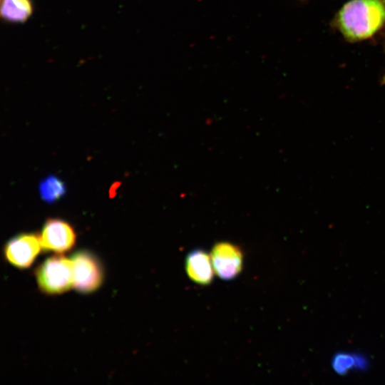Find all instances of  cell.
Listing matches in <instances>:
<instances>
[{
  "label": "cell",
  "instance_id": "9",
  "mask_svg": "<svg viewBox=\"0 0 385 385\" xmlns=\"http://www.w3.org/2000/svg\"><path fill=\"white\" fill-rule=\"evenodd\" d=\"M331 366L337 374L344 375L351 370L365 371L369 366V361L360 353L340 351L332 357Z\"/></svg>",
  "mask_w": 385,
  "mask_h": 385
},
{
  "label": "cell",
  "instance_id": "2",
  "mask_svg": "<svg viewBox=\"0 0 385 385\" xmlns=\"http://www.w3.org/2000/svg\"><path fill=\"white\" fill-rule=\"evenodd\" d=\"M40 289L49 294H61L73 287L71 258L56 255L47 258L36 271Z\"/></svg>",
  "mask_w": 385,
  "mask_h": 385
},
{
  "label": "cell",
  "instance_id": "6",
  "mask_svg": "<svg viewBox=\"0 0 385 385\" xmlns=\"http://www.w3.org/2000/svg\"><path fill=\"white\" fill-rule=\"evenodd\" d=\"M42 249L61 254L71 250L76 242L73 227L59 219H49L39 235Z\"/></svg>",
  "mask_w": 385,
  "mask_h": 385
},
{
  "label": "cell",
  "instance_id": "11",
  "mask_svg": "<svg viewBox=\"0 0 385 385\" xmlns=\"http://www.w3.org/2000/svg\"><path fill=\"white\" fill-rule=\"evenodd\" d=\"M381 83L382 85H385V72L382 76V78H381Z\"/></svg>",
  "mask_w": 385,
  "mask_h": 385
},
{
  "label": "cell",
  "instance_id": "1",
  "mask_svg": "<svg viewBox=\"0 0 385 385\" xmlns=\"http://www.w3.org/2000/svg\"><path fill=\"white\" fill-rule=\"evenodd\" d=\"M332 26L349 42L369 39L385 26V0H349Z\"/></svg>",
  "mask_w": 385,
  "mask_h": 385
},
{
  "label": "cell",
  "instance_id": "4",
  "mask_svg": "<svg viewBox=\"0 0 385 385\" xmlns=\"http://www.w3.org/2000/svg\"><path fill=\"white\" fill-rule=\"evenodd\" d=\"M215 273L220 279L231 280L237 277L243 267L244 256L241 249L228 242L216 243L210 252Z\"/></svg>",
  "mask_w": 385,
  "mask_h": 385
},
{
  "label": "cell",
  "instance_id": "8",
  "mask_svg": "<svg viewBox=\"0 0 385 385\" xmlns=\"http://www.w3.org/2000/svg\"><path fill=\"white\" fill-rule=\"evenodd\" d=\"M0 13L2 20L9 23H23L33 13L31 0H1Z\"/></svg>",
  "mask_w": 385,
  "mask_h": 385
},
{
  "label": "cell",
  "instance_id": "5",
  "mask_svg": "<svg viewBox=\"0 0 385 385\" xmlns=\"http://www.w3.org/2000/svg\"><path fill=\"white\" fill-rule=\"evenodd\" d=\"M41 250L40 237L25 233L13 237L6 244L4 255L14 266L26 268L32 265Z\"/></svg>",
  "mask_w": 385,
  "mask_h": 385
},
{
  "label": "cell",
  "instance_id": "10",
  "mask_svg": "<svg viewBox=\"0 0 385 385\" xmlns=\"http://www.w3.org/2000/svg\"><path fill=\"white\" fill-rule=\"evenodd\" d=\"M39 192L44 201L53 202L63 195L66 188L61 180L56 176L50 175L41 182Z\"/></svg>",
  "mask_w": 385,
  "mask_h": 385
},
{
  "label": "cell",
  "instance_id": "3",
  "mask_svg": "<svg viewBox=\"0 0 385 385\" xmlns=\"http://www.w3.org/2000/svg\"><path fill=\"white\" fill-rule=\"evenodd\" d=\"M73 287L81 293L97 289L103 282V269L97 258L86 251H79L71 258Z\"/></svg>",
  "mask_w": 385,
  "mask_h": 385
},
{
  "label": "cell",
  "instance_id": "7",
  "mask_svg": "<svg viewBox=\"0 0 385 385\" xmlns=\"http://www.w3.org/2000/svg\"><path fill=\"white\" fill-rule=\"evenodd\" d=\"M185 270L195 283L200 285L210 284L215 274L210 255L200 249L189 252L185 259Z\"/></svg>",
  "mask_w": 385,
  "mask_h": 385
}]
</instances>
